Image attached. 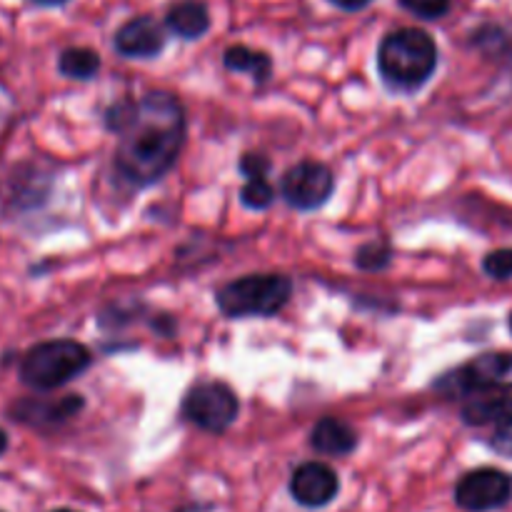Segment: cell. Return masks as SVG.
Returning <instances> with one entry per match:
<instances>
[{
  "label": "cell",
  "mask_w": 512,
  "mask_h": 512,
  "mask_svg": "<svg viewBox=\"0 0 512 512\" xmlns=\"http://www.w3.org/2000/svg\"><path fill=\"white\" fill-rule=\"evenodd\" d=\"M5 448H8V435H5L3 430H0V455L5 453Z\"/></svg>",
  "instance_id": "cell-24"
},
{
  "label": "cell",
  "mask_w": 512,
  "mask_h": 512,
  "mask_svg": "<svg viewBox=\"0 0 512 512\" xmlns=\"http://www.w3.org/2000/svg\"><path fill=\"white\" fill-rule=\"evenodd\" d=\"M80 408H83V400L70 395V398L58 400L53 405H25L28 415H20V418L40 420V423H58V420H65L78 413Z\"/></svg>",
  "instance_id": "cell-16"
},
{
  "label": "cell",
  "mask_w": 512,
  "mask_h": 512,
  "mask_svg": "<svg viewBox=\"0 0 512 512\" xmlns=\"http://www.w3.org/2000/svg\"><path fill=\"white\" fill-rule=\"evenodd\" d=\"M55 512H73V510H55Z\"/></svg>",
  "instance_id": "cell-26"
},
{
  "label": "cell",
  "mask_w": 512,
  "mask_h": 512,
  "mask_svg": "<svg viewBox=\"0 0 512 512\" xmlns=\"http://www.w3.org/2000/svg\"><path fill=\"white\" fill-rule=\"evenodd\" d=\"M243 203L253 210H265L273 205L275 200V190L273 185L268 183V178H253L245 183L243 193H240Z\"/></svg>",
  "instance_id": "cell-17"
},
{
  "label": "cell",
  "mask_w": 512,
  "mask_h": 512,
  "mask_svg": "<svg viewBox=\"0 0 512 512\" xmlns=\"http://www.w3.org/2000/svg\"><path fill=\"white\" fill-rule=\"evenodd\" d=\"M330 3H335L338 8H343V10H360V8H365L370 0H330Z\"/></svg>",
  "instance_id": "cell-23"
},
{
  "label": "cell",
  "mask_w": 512,
  "mask_h": 512,
  "mask_svg": "<svg viewBox=\"0 0 512 512\" xmlns=\"http://www.w3.org/2000/svg\"><path fill=\"white\" fill-rule=\"evenodd\" d=\"M313 448L323 455H348L353 453L358 445V435L348 423L338 418H323L313 428V438H310Z\"/></svg>",
  "instance_id": "cell-12"
},
{
  "label": "cell",
  "mask_w": 512,
  "mask_h": 512,
  "mask_svg": "<svg viewBox=\"0 0 512 512\" xmlns=\"http://www.w3.org/2000/svg\"><path fill=\"white\" fill-rule=\"evenodd\" d=\"M293 280L278 273L245 275L218 290L215 300L228 318H270L288 305Z\"/></svg>",
  "instance_id": "cell-3"
},
{
  "label": "cell",
  "mask_w": 512,
  "mask_h": 512,
  "mask_svg": "<svg viewBox=\"0 0 512 512\" xmlns=\"http://www.w3.org/2000/svg\"><path fill=\"white\" fill-rule=\"evenodd\" d=\"M225 68L233 70V73H248L250 78L263 83L273 73V60L265 53H258L253 48H245V45H233V48L225 50Z\"/></svg>",
  "instance_id": "cell-14"
},
{
  "label": "cell",
  "mask_w": 512,
  "mask_h": 512,
  "mask_svg": "<svg viewBox=\"0 0 512 512\" xmlns=\"http://www.w3.org/2000/svg\"><path fill=\"white\" fill-rule=\"evenodd\" d=\"M168 28L185 40L200 38L210 28L208 8L198 0H185V3L173 5L168 13Z\"/></svg>",
  "instance_id": "cell-13"
},
{
  "label": "cell",
  "mask_w": 512,
  "mask_h": 512,
  "mask_svg": "<svg viewBox=\"0 0 512 512\" xmlns=\"http://www.w3.org/2000/svg\"><path fill=\"white\" fill-rule=\"evenodd\" d=\"M333 188L335 180L330 168L315 163V160H303V163L293 165L280 183L283 198L298 210H318L320 205L328 203Z\"/></svg>",
  "instance_id": "cell-7"
},
{
  "label": "cell",
  "mask_w": 512,
  "mask_h": 512,
  "mask_svg": "<svg viewBox=\"0 0 512 512\" xmlns=\"http://www.w3.org/2000/svg\"><path fill=\"white\" fill-rule=\"evenodd\" d=\"M105 123L118 135L115 168L133 185L158 183L183 150L185 113L170 93L120 100L108 110Z\"/></svg>",
  "instance_id": "cell-1"
},
{
  "label": "cell",
  "mask_w": 512,
  "mask_h": 512,
  "mask_svg": "<svg viewBox=\"0 0 512 512\" xmlns=\"http://www.w3.org/2000/svg\"><path fill=\"white\" fill-rule=\"evenodd\" d=\"M493 448L498 450L500 455H508V458H512V418L498 425L493 438Z\"/></svg>",
  "instance_id": "cell-22"
},
{
  "label": "cell",
  "mask_w": 512,
  "mask_h": 512,
  "mask_svg": "<svg viewBox=\"0 0 512 512\" xmlns=\"http://www.w3.org/2000/svg\"><path fill=\"white\" fill-rule=\"evenodd\" d=\"M240 170H243V175L248 180L265 178V175H268V170H270V160L265 158V155L248 153V155H243V160H240Z\"/></svg>",
  "instance_id": "cell-21"
},
{
  "label": "cell",
  "mask_w": 512,
  "mask_h": 512,
  "mask_svg": "<svg viewBox=\"0 0 512 512\" xmlns=\"http://www.w3.org/2000/svg\"><path fill=\"white\" fill-rule=\"evenodd\" d=\"M438 45L425 30L403 28L380 43L378 68L385 83L400 90H415L433 75Z\"/></svg>",
  "instance_id": "cell-2"
},
{
  "label": "cell",
  "mask_w": 512,
  "mask_h": 512,
  "mask_svg": "<svg viewBox=\"0 0 512 512\" xmlns=\"http://www.w3.org/2000/svg\"><path fill=\"white\" fill-rule=\"evenodd\" d=\"M38 5H60V3H68V0H33Z\"/></svg>",
  "instance_id": "cell-25"
},
{
  "label": "cell",
  "mask_w": 512,
  "mask_h": 512,
  "mask_svg": "<svg viewBox=\"0 0 512 512\" xmlns=\"http://www.w3.org/2000/svg\"><path fill=\"white\" fill-rule=\"evenodd\" d=\"M58 68L65 78L90 80L100 70V58L90 48H68L58 60Z\"/></svg>",
  "instance_id": "cell-15"
},
{
  "label": "cell",
  "mask_w": 512,
  "mask_h": 512,
  "mask_svg": "<svg viewBox=\"0 0 512 512\" xmlns=\"http://www.w3.org/2000/svg\"><path fill=\"white\" fill-rule=\"evenodd\" d=\"M165 48V30L150 15L128 20L115 33V50L125 58H155Z\"/></svg>",
  "instance_id": "cell-10"
},
{
  "label": "cell",
  "mask_w": 512,
  "mask_h": 512,
  "mask_svg": "<svg viewBox=\"0 0 512 512\" xmlns=\"http://www.w3.org/2000/svg\"><path fill=\"white\" fill-rule=\"evenodd\" d=\"M355 263L360 265L363 270H380L390 263V248L385 243H370L363 245L358 250V258Z\"/></svg>",
  "instance_id": "cell-18"
},
{
  "label": "cell",
  "mask_w": 512,
  "mask_h": 512,
  "mask_svg": "<svg viewBox=\"0 0 512 512\" xmlns=\"http://www.w3.org/2000/svg\"><path fill=\"white\" fill-rule=\"evenodd\" d=\"M238 398L225 383H200L188 393L183 403L185 418L200 430L223 433L238 418Z\"/></svg>",
  "instance_id": "cell-5"
},
{
  "label": "cell",
  "mask_w": 512,
  "mask_h": 512,
  "mask_svg": "<svg viewBox=\"0 0 512 512\" xmlns=\"http://www.w3.org/2000/svg\"><path fill=\"white\" fill-rule=\"evenodd\" d=\"M510 328H512V318H510Z\"/></svg>",
  "instance_id": "cell-27"
},
{
  "label": "cell",
  "mask_w": 512,
  "mask_h": 512,
  "mask_svg": "<svg viewBox=\"0 0 512 512\" xmlns=\"http://www.w3.org/2000/svg\"><path fill=\"white\" fill-rule=\"evenodd\" d=\"M483 268L490 278L510 280L512 278V250H495V253H490L488 258H485Z\"/></svg>",
  "instance_id": "cell-20"
},
{
  "label": "cell",
  "mask_w": 512,
  "mask_h": 512,
  "mask_svg": "<svg viewBox=\"0 0 512 512\" xmlns=\"http://www.w3.org/2000/svg\"><path fill=\"white\" fill-rule=\"evenodd\" d=\"M512 498V480L493 468L473 470L455 488V503L470 512H488L503 508Z\"/></svg>",
  "instance_id": "cell-8"
},
{
  "label": "cell",
  "mask_w": 512,
  "mask_h": 512,
  "mask_svg": "<svg viewBox=\"0 0 512 512\" xmlns=\"http://www.w3.org/2000/svg\"><path fill=\"white\" fill-rule=\"evenodd\" d=\"M338 475L323 463H305L290 478V495L305 508H323L338 495Z\"/></svg>",
  "instance_id": "cell-9"
},
{
  "label": "cell",
  "mask_w": 512,
  "mask_h": 512,
  "mask_svg": "<svg viewBox=\"0 0 512 512\" xmlns=\"http://www.w3.org/2000/svg\"><path fill=\"white\" fill-rule=\"evenodd\" d=\"M448 395H470L475 390H510L512 388V355L490 353L473 363L463 365L440 383Z\"/></svg>",
  "instance_id": "cell-6"
},
{
  "label": "cell",
  "mask_w": 512,
  "mask_h": 512,
  "mask_svg": "<svg viewBox=\"0 0 512 512\" xmlns=\"http://www.w3.org/2000/svg\"><path fill=\"white\" fill-rule=\"evenodd\" d=\"M400 3H403L405 10H410V13L425 20L443 18L450 10V0H400Z\"/></svg>",
  "instance_id": "cell-19"
},
{
  "label": "cell",
  "mask_w": 512,
  "mask_h": 512,
  "mask_svg": "<svg viewBox=\"0 0 512 512\" xmlns=\"http://www.w3.org/2000/svg\"><path fill=\"white\" fill-rule=\"evenodd\" d=\"M90 365V350L75 340H50L28 350L20 365L23 383L35 390H53L78 378Z\"/></svg>",
  "instance_id": "cell-4"
},
{
  "label": "cell",
  "mask_w": 512,
  "mask_h": 512,
  "mask_svg": "<svg viewBox=\"0 0 512 512\" xmlns=\"http://www.w3.org/2000/svg\"><path fill=\"white\" fill-rule=\"evenodd\" d=\"M465 423L470 425H500L512 418V395L505 390H475L468 395L463 408Z\"/></svg>",
  "instance_id": "cell-11"
}]
</instances>
